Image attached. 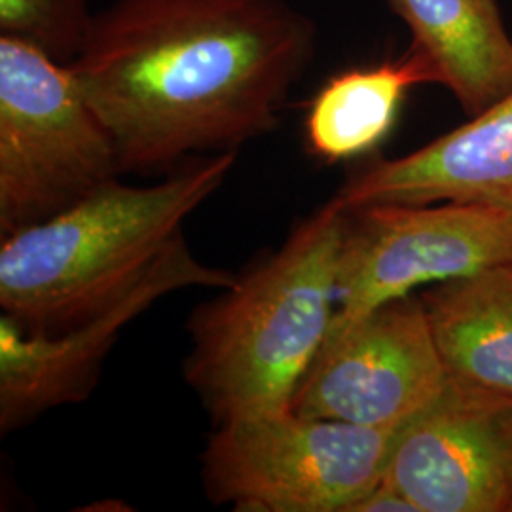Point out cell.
I'll list each match as a JSON object with an SVG mask.
<instances>
[{
    "instance_id": "14",
    "label": "cell",
    "mask_w": 512,
    "mask_h": 512,
    "mask_svg": "<svg viewBox=\"0 0 512 512\" xmlns=\"http://www.w3.org/2000/svg\"><path fill=\"white\" fill-rule=\"evenodd\" d=\"M90 0H0V35L71 63L90 33Z\"/></svg>"
},
{
    "instance_id": "5",
    "label": "cell",
    "mask_w": 512,
    "mask_h": 512,
    "mask_svg": "<svg viewBox=\"0 0 512 512\" xmlns=\"http://www.w3.org/2000/svg\"><path fill=\"white\" fill-rule=\"evenodd\" d=\"M275 410L219 423L205 494L245 512H349L384 480L395 433Z\"/></svg>"
},
{
    "instance_id": "12",
    "label": "cell",
    "mask_w": 512,
    "mask_h": 512,
    "mask_svg": "<svg viewBox=\"0 0 512 512\" xmlns=\"http://www.w3.org/2000/svg\"><path fill=\"white\" fill-rule=\"evenodd\" d=\"M452 384L512 401V262L421 294Z\"/></svg>"
},
{
    "instance_id": "13",
    "label": "cell",
    "mask_w": 512,
    "mask_h": 512,
    "mask_svg": "<svg viewBox=\"0 0 512 512\" xmlns=\"http://www.w3.org/2000/svg\"><path fill=\"white\" fill-rule=\"evenodd\" d=\"M421 84H437V73L414 46L399 59L336 74L313 97L306 116L311 154L336 164L380 147L406 95Z\"/></svg>"
},
{
    "instance_id": "2",
    "label": "cell",
    "mask_w": 512,
    "mask_h": 512,
    "mask_svg": "<svg viewBox=\"0 0 512 512\" xmlns=\"http://www.w3.org/2000/svg\"><path fill=\"white\" fill-rule=\"evenodd\" d=\"M346 219L325 203L192 315L184 376L217 423L291 408L334 321Z\"/></svg>"
},
{
    "instance_id": "8",
    "label": "cell",
    "mask_w": 512,
    "mask_h": 512,
    "mask_svg": "<svg viewBox=\"0 0 512 512\" xmlns=\"http://www.w3.org/2000/svg\"><path fill=\"white\" fill-rule=\"evenodd\" d=\"M234 275L200 262L175 239L129 289L90 317L55 332L0 319V429L10 433L63 404L86 401L122 330L160 298L188 287L226 289Z\"/></svg>"
},
{
    "instance_id": "3",
    "label": "cell",
    "mask_w": 512,
    "mask_h": 512,
    "mask_svg": "<svg viewBox=\"0 0 512 512\" xmlns=\"http://www.w3.org/2000/svg\"><path fill=\"white\" fill-rule=\"evenodd\" d=\"M234 165L236 152H219L162 183L114 179L52 219L2 238L4 315L23 329L55 332L101 310L164 255Z\"/></svg>"
},
{
    "instance_id": "11",
    "label": "cell",
    "mask_w": 512,
    "mask_h": 512,
    "mask_svg": "<svg viewBox=\"0 0 512 512\" xmlns=\"http://www.w3.org/2000/svg\"><path fill=\"white\" fill-rule=\"evenodd\" d=\"M387 2L469 116L512 93V38L495 0Z\"/></svg>"
},
{
    "instance_id": "9",
    "label": "cell",
    "mask_w": 512,
    "mask_h": 512,
    "mask_svg": "<svg viewBox=\"0 0 512 512\" xmlns=\"http://www.w3.org/2000/svg\"><path fill=\"white\" fill-rule=\"evenodd\" d=\"M384 478L418 512H512V401L448 380L395 433Z\"/></svg>"
},
{
    "instance_id": "7",
    "label": "cell",
    "mask_w": 512,
    "mask_h": 512,
    "mask_svg": "<svg viewBox=\"0 0 512 512\" xmlns=\"http://www.w3.org/2000/svg\"><path fill=\"white\" fill-rule=\"evenodd\" d=\"M448 385L421 296H404L329 336L294 393V412L401 429Z\"/></svg>"
},
{
    "instance_id": "4",
    "label": "cell",
    "mask_w": 512,
    "mask_h": 512,
    "mask_svg": "<svg viewBox=\"0 0 512 512\" xmlns=\"http://www.w3.org/2000/svg\"><path fill=\"white\" fill-rule=\"evenodd\" d=\"M120 173L71 63L0 35V238L52 219Z\"/></svg>"
},
{
    "instance_id": "15",
    "label": "cell",
    "mask_w": 512,
    "mask_h": 512,
    "mask_svg": "<svg viewBox=\"0 0 512 512\" xmlns=\"http://www.w3.org/2000/svg\"><path fill=\"white\" fill-rule=\"evenodd\" d=\"M349 512H418V509L401 490L384 478L374 490L361 497Z\"/></svg>"
},
{
    "instance_id": "10",
    "label": "cell",
    "mask_w": 512,
    "mask_h": 512,
    "mask_svg": "<svg viewBox=\"0 0 512 512\" xmlns=\"http://www.w3.org/2000/svg\"><path fill=\"white\" fill-rule=\"evenodd\" d=\"M332 200L344 211L456 202L512 213V93L429 145L368 165Z\"/></svg>"
},
{
    "instance_id": "1",
    "label": "cell",
    "mask_w": 512,
    "mask_h": 512,
    "mask_svg": "<svg viewBox=\"0 0 512 512\" xmlns=\"http://www.w3.org/2000/svg\"><path fill=\"white\" fill-rule=\"evenodd\" d=\"M317 44L289 0H114L71 61L122 173L270 133Z\"/></svg>"
},
{
    "instance_id": "6",
    "label": "cell",
    "mask_w": 512,
    "mask_h": 512,
    "mask_svg": "<svg viewBox=\"0 0 512 512\" xmlns=\"http://www.w3.org/2000/svg\"><path fill=\"white\" fill-rule=\"evenodd\" d=\"M336 313L342 327L421 287L512 262V213L478 203H374L346 211Z\"/></svg>"
}]
</instances>
